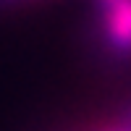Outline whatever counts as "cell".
I'll list each match as a JSON object with an SVG mask.
<instances>
[{"instance_id": "obj_1", "label": "cell", "mask_w": 131, "mask_h": 131, "mask_svg": "<svg viewBox=\"0 0 131 131\" xmlns=\"http://www.w3.org/2000/svg\"><path fill=\"white\" fill-rule=\"evenodd\" d=\"M102 10L105 42L121 58H131V0H97Z\"/></svg>"}, {"instance_id": "obj_2", "label": "cell", "mask_w": 131, "mask_h": 131, "mask_svg": "<svg viewBox=\"0 0 131 131\" xmlns=\"http://www.w3.org/2000/svg\"><path fill=\"white\" fill-rule=\"evenodd\" d=\"M123 131H131V107L126 110V128H123Z\"/></svg>"}, {"instance_id": "obj_3", "label": "cell", "mask_w": 131, "mask_h": 131, "mask_svg": "<svg viewBox=\"0 0 131 131\" xmlns=\"http://www.w3.org/2000/svg\"><path fill=\"white\" fill-rule=\"evenodd\" d=\"M0 3H13V0H0Z\"/></svg>"}]
</instances>
